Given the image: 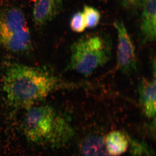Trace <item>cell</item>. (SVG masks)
Returning <instances> with one entry per match:
<instances>
[{
	"label": "cell",
	"instance_id": "6da1fadb",
	"mask_svg": "<svg viewBox=\"0 0 156 156\" xmlns=\"http://www.w3.org/2000/svg\"><path fill=\"white\" fill-rule=\"evenodd\" d=\"M2 85L11 106L25 110L55 91L80 87L45 70L14 62L6 65Z\"/></svg>",
	"mask_w": 156,
	"mask_h": 156
},
{
	"label": "cell",
	"instance_id": "7a4b0ae2",
	"mask_svg": "<svg viewBox=\"0 0 156 156\" xmlns=\"http://www.w3.org/2000/svg\"><path fill=\"white\" fill-rule=\"evenodd\" d=\"M26 110L22 130L29 142L58 147L67 144L73 136L69 123L52 106L36 105Z\"/></svg>",
	"mask_w": 156,
	"mask_h": 156
},
{
	"label": "cell",
	"instance_id": "3957f363",
	"mask_svg": "<svg viewBox=\"0 0 156 156\" xmlns=\"http://www.w3.org/2000/svg\"><path fill=\"white\" fill-rule=\"evenodd\" d=\"M112 51L111 42L106 37L95 34L84 36L71 46L66 69L88 76L109 61Z\"/></svg>",
	"mask_w": 156,
	"mask_h": 156
},
{
	"label": "cell",
	"instance_id": "277c9868",
	"mask_svg": "<svg viewBox=\"0 0 156 156\" xmlns=\"http://www.w3.org/2000/svg\"><path fill=\"white\" fill-rule=\"evenodd\" d=\"M32 39L24 13L15 6L0 9V46L15 53L28 51Z\"/></svg>",
	"mask_w": 156,
	"mask_h": 156
},
{
	"label": "cell",
	"instance_id": "5b68a950",
	"mask_svg": "<svg viewBox=\"0 0 156 156\" xmlns=\"http://www.w3.org/2000/svg\"><path fill=\"white\" fill-rule=\"evenodd\" d=\"M114 26L118 35L117 68L122 73L128 74L137 69V62L135 46L122 21H115Z\"/></svg>",
	"mask_w": 156,
	"mask_h": 156
},
{
	"label": "cell",
	"instance_id": "8992f818",
	"mask_svg": "<svg viewBox=\"0 0 156 156\" xmlns=\"http://www.w3.org/2000/svg\"><path fill=\"white\" fill-rule=\"evenodd\" d=\"M62 0H35L33 9V18L38 27L52 21L61 11Z\"/></svg>",
	"mask_w": 156,
	"mask_h": 156
},
{
	"label": "cell",
	"instance_id": "52a82bcc",
	"mask_svg": "<svg viewBox=\"0 0 156 156\" xmlns=\"http://www.w3.org/2000/svg\"><path fill=\"white\" fill-rule=\"evenodd\" d=\"M140 24L143 43L153 42L156 37V0H144Z\"/></svg>",
	"mask_w": 156,
	"mask_h": 156
},
{
	"label": "cell",
	"instance_id": "ba28073f",
	"mask_svg": "<svg viewBox=\"0 0 156 156\" xmlns=\"http://www.w3.org/2000/svg\"><path fill=\"white\" fill-rule=\"evenodd\" d=\"M140 105L143 112L149 119L156 115V80L143 79L138 87Z\"/></svg>",
	"mask_w": 156,
	"mask_h": 156
},
{
	"label": "cell",
	"instance_id": "9c48e42d",
	"mask_svg": "<svg viewBox=\"0 0 156 156\" xmlns=\"http://www.w3.org/2000/svg\"><path fill=\"white\" fill-rule=\"evenodd\" d=\"M105 150L110 156H120L129 147V137L119 130L109 132L103 137Z\"/></svg>",
	"mask_w": 156,
	"mask_h": 156
},
{
	"label": "cell",
	"instance_id": "30bf717a",
	"mask_svg": "<svg viewBox=\"0 0 156 156\" xmlns=\"http://www.w3.org/2000/svg\"><path fill=\"white\" fill-rule=\"evenodd\" d=\"M80 156H110L105 150L103 137L92 134L85 137L80 147Z\"/></svg>",
	"mask_w": 156,
	"mask_h": 156
},
{
	"label": "cell",
	"instance_id": "8fae6325",
	"mask_svg": "<svg viewBox=\"0 0 156 156\" xmlns=\"http://www.w3.org/2000/svg\"><path fill=\"white\" fill-rule=\"evenodd\" d=\"M130 156H155L153 151L147 143L129 137Z\"/></svg>",
	"mask_w": 156,
	"mask_h": 156
},
{
	"label": "cell",
	"instance_id": "7c38bea8",
	"mask_svg": "<svg viewBox=\"0 0 156 156\" xmlns=\"http://www.w3.org/2000/svg\"><path fill=\"white\" fill-rule=\"evenodd\" d=\"M82 12L87 28H93L98 25L101 18V14L97 9L86 5L84 6Z\"/></svg>",
	"mask_w": 156,
	"mask_h": 156
},
{
	"label": "cell",
	"instance_id": "4fadbf2b",
	"mask_svg": "<svg viewBox=\"0 0 156 156\" xmlns=\"http://www.w3.org/2000/svg\"><path fill=\"white\" fill-rule=\"evenodd\" d=\"M69 27L74 32L80 33L85 31L87 27L83 12L78 11L73 15L70 20Z\"/></svg>",
	"mask_w": 156,
	"mask_h": 156
},
{
	"label": "cell",
	"instance_id": "5bb4252c",
	"mask_svg": "<svg viewBox=\"0 0 156 156\" xmlns=\"http://www.w3.org/2000/svg\"><path fill=\"white\" fill-rule=\"evenodd\" d=\"M123 5L126 8L133 9L142 6L144 0H121Z\"/></svg>",
	"mask_w": 156,
	"mask_h": 156
}]
</instances>
